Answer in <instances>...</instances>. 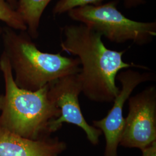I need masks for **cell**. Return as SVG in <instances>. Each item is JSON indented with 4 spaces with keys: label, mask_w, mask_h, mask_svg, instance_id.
Wrapping results in <instances>:
<instances>
[{
    "label": "cell",
    "mask_w": 156,
    "mask_h": 156,
    "mask_svg": "<svg viewBox=\"0 0 156 156\" xmlns=\"http://www.w3.org/2000/svg\"><path fill=\"white\" fill-rule=\"evenodd\" d=\"M78 74L64 76L49 84V98L60 111V117L51 124L50 131L51 134L56 132L63 123L73 124L82 128L90 142L97 145L102 133L87 123L82 115L78 98L82 84Z\"/></svg>",
    "instance_id": "cell-6"
},
{
    "label": "cell",
    "mask_w": 156,
    "mask_h": 156,
    "mask_svg": "<svg viewBox=\"0 0 156 156\" xmlns=\"http://www.w3.org/2000/svg\"><path fill=\"white\" fill-rule=\"evenodd\" d=\"M5 1L8 3H9L13 8H14L15 9H16L18 0H5Z\"/></svg>",
    "instance_id": "cell-14"
},
{
    "label": "cell",
    "mask_w": 156,
    "mask_h": 156,
    "mask_svg": "<svg viewBox=\"0 0 156 156\" xmlns=\"http://www.w3.org/2000/svg\"><path fill=\"white\" fill-rule=\"evenodd\" d=\"M116 5V1H111L75 8L68 13L71 19L82 23L113 42L133 41L140 45L150 42L156 35V23L131 20L117 9Z\"/></svg>",
    "instance_id": "cell-4"
},
{
    "label": "cell",
    "mask_w": 156,
    "mask_h": 156,
    "mask_svg": "<svg viewBox=\"0 0 156 156\" xmlns=\"http://www.w3.org/2000/svg\"><path fill=\"white\" fill-rule=\"evenodd\" d=\"M8 27L2 28L4 53L15 73L17 86L23 89L37 91L64 76L81 71L78 58L41 51L30 36Z\"/></svg>",
    "instance_id": "cell-3"
},
{
    "label": "cell",
    "mask_w": 156,
    "mask_h": 156,
    "mask_svg": "<svg viewBox=\"0 0 156 156\" xmlns=\"http://www.w3.org/2000/svg\"><path fill=\"white\" fill-rule=\"evenodd\" d=\"M2 28L0 27V35L2 34Z\"/></svg>",
    "instance_id": "cell-15"
},
{
    "label": "cell",
    "mask_w": 156,
    "mask_h": 156,
    "mask_svg": "<svg viewBox=\"0 0 156 156\" xmlns=\"http://www.w3.org/2000/svg\"><path fill=\"white\" fill-rule=\"evenodd\" d=\"M151 79V73H140L131 69L117 74L116 79L122 84V89L113 101V105L106 117L93 121V126L100 129L105 137L104 156H117V148L125 123L123 115L124 104L139 84Z\"/></svg>",
    "instance_id": "cell-7"
},
{
    "label": "cell",
    "mask_w": 156,
    "mask_h": 156,
    "mask_svg": "<svg viewBox=\"0 0 156 156\" xmlns=\"http://www.w3.org/2000/svg\"><path fill=\"white\" fill-rule=\"evenodd\" d=\"M0 20L7 27L20 31H27V26L22 17L5 0H0Z\"/></svg>",
    "instance_id": "cell-10"
},
{
    "label": "cell",
    "mask_w": 156,
    "mask_h": 156,
    "mask_svg": "<svg viewBox=\"0 0 156 156\" xmlns=\"http://www.w3.org/2000/svg\"><path fill=\"white\" fill-rule=\"evenodd\" d=\"M51 0H18L17 11L22 17L28 34L33 38L38 37L39 23L42 13Z\"/></svg>",
    "instance_id": "cell-9"
},
{
    "label": "cell",
    "mask_w": 156,
    "mask_h": 156,
    "mask_svg": "<svg viewBox=\"0 0 156 156\" xmlns=\"http://www.w3.org/2000/svg\"><path fill=\"white\" fill-rule=\"evenodd\" d=\"M66 148L57 137L30 140L0 127V156H59Z\"/></svg>",
    "instance_id": "cell-8"
},
{
    "label": "cell",
    "mask_w": 156,
    "mask_h": 156,
    "mask_svg": "<svg viewBox=\"0 0 156 156\" xmlns=\"http://www.w3.org/2000/svg\"><path fill=\"white\" fill-rule=\"evenodd\" d=\"M0 69L5 86L4 94L0 95V127L30 140L49 137L51 123L60 116V109L49 98V84L34 91L19 87L4 52Z\"/></svg>",
    "instance_id": "cell-2"
},
{
    "label": "cell",
    "mask_w": 156,
    "mask_h": 156,
    "mask_svg": "<svg viewBox=\"0 0 156 156\" xmlns=\"http://www.w3.org/2000/svg\"><path fill=\"white\" fill-rule=\"evenodd\" d=\"M104 0H59L55 6L53 14L56 16L73 8L87 5H99Z\"/></svg>",
    "instance_id": "cell-11"
},
{
    "label": "cell",
    "mask_w": 156,
    "mask_h": 156,
    "mask_svg": "<svg viewBox=\"0 0 156 156\" xmlns=\"http://www.w3.org/2000/svg\"><path fill=\"white\" fill-rule=\"evenodd\" d=\"M142 156H156V141L143 150Z\"/></svg>",
    "instance_id": "cell-12"
},
{
    "label": "cell",
    "mask_w": 156,
    "mask_h": 156,
    "mask_svg": "<svg viewBox=\"0 0 156 156\" xmlns=\"http://www.w3.org/2000/svg\"><path fill=\"white\" fill-rule=\"evenodd\" d=\"M129 99L119 145L141 151L156 141V90L151 86Z\"/></svg>",
    "instance_id": "cell-5"
},
{
    "label": "cell",
    "mask_w": 156,
    "mask_h": 156,
    "mask_svg": "<svg viewBox=\"0 0 156 156\" xmlns=\"http://www.w3.org/2000/svg\"><path fill=\"white\" fill-rule=\"evenodd\" d=\"M63 33L65 39L61 43L62 50L78 56L82 65L78 74L82 92L97 102H113L120 91L116 84L119 72L129 67H141L125 62L124 50L108 49L101 34L83 24L66 26Z\"/></svg>",
    "instance_id": "cell-1"
},
{
    "label": "cell",
    "mask_w": 156,
    "mask_h": 156,
    "mask_svg": "<svg viewBox=\"0 0 156 156\" xmlns=\"http://www.w3.org/2000/svg\"><path fill=\"white\" fill-rule=\"evenodd\" d=\"M123 1L124 2V5L127 8L136 6L145 2L143 0H123Z\"/></svg>",
    "instance_id": "cell-13"
}]
</instances>
